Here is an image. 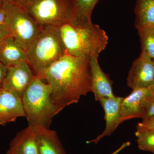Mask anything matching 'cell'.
Wrapping results in <instances>:
<instances>
[{"label":"cell","mask_w":154,"mask_h":154,"mask_svg":"<svg viewBox=\"0 0 154 154\" xmlns=\"http://www.w3.org/2000/svg\"><path fill=\"white\" fill-rule=\"evenodd\" d=\"M99 0H72L74 18L72 25L85 27L93 23L92 13Z\"/></svg>","instance_id":"cell-17"},{"label":"cell","mask_w":154,"mask_h":154,"mask_svg":"<svg viewBox=\"0 0 154 154\" xmlns=\"http://www.w3.org/2000/svg\"><path fill=\"white\" fill-rule=\"evenodd\" d=\"M4 2H12V0H4Z\"/></svg>","instance_id":"cell-29"},{"label":"cell","mask_w":154,"mask_h":154,"mask_svg":"<svg viewBox=\"0 0 154 154\" xmlns=\"http://www.w3.org/2000/svg\"><path fill=\"white\" fill-rule=\"evenodd\" d=\"M34 77L28 64L23 61L9 67L2 88L14 93L22 99Z\"/></svg>","instance_id":"cell-8"},{"label":"cell","mask_w":154,"mask_h":154,"mask_svg":"<svg viewBox=\"0 0 154 154\" xmlns=\"http://www.w3.org/2000/svg\"><path fill=\"white\" fill-rule=\"evenodd\" d=\"M4 3H5V2L4 0H0V9L2 8Z\"/></svg>","instance_id":"cell-28"},{"label":"cell","mask_w":154,"mask_h":154,"mask_svg":"<svg viewBox=\"0 0 154 154\" xmlns=\"http://www.w3.org/2000/svg\"><path fill=\"white\" fill-rule=\"evenodd\" d=\"M154 87L132 90L131 94L123 98L121 104V123L134 118L143 119L147 99Z\"/></svg>","instance_id":"cell-9"},{"label":"cell","mask_w":154,"mask_h":154,"mask_svg":"<svg viewBox=\"0 0 154 154\" xmlns=\"http://www.w3.org/2000/svg\"><path fill=\"white\" fill-rule=\"evenodd\" d=\"M6 154H17L15 152H14L13 150L9 148V149L8 150V151H7V153H6Z\"/></svg>","instance_id":"cell-27"},{"label":"cell","mask_w":154,"mask_h":154,"mask_svg":"<svg viewBox=\"0 0 154 154\" xmlns=\"http://www.w3.org/2000/svg\"><path fill=\"white\" fill-rule=\"evenodd\" d=\"M10 146L17 154H40L34 129L30 126L17 133Z\"/></svg>","instance_id":"cell-14"},{"label":"cell","mask_w":154,"mask_h":154,"mask_svg":"<svg viewBox=\"0 0 154 154\" xmlns=\"http://www.w3.org/2000/svg\"><path fill=\"white\" fill-rule=\"evenodd\" d=\"M154 116V87L149 94L144 110L143 120L150 118Z\"/></svg>","instance_id":"cell-20"},{"label":"cell","mask_w":154,"mask_h":154,"mask_svg":"<svg viewBox=\"0 0 154 154\" xmlns=\"http://www.w3.org/2000/svg\"><path fill=\"white\" fill-rule=\"evenodd\" d=\"M123 99L122 97L115 96L110 98H102L99 101L105 111V129L96 138L88 141L87 143L97 144L105 137L111 135L121 124V108Z\"/></svg>","instance_id":"cell-10"},{"label":"cell","mask_w":154,"mask_h":154,"mask_svg":"<svg viewBox=\"0 0 154 154\" xmlns=\"http://www.w3.org/2000/svg\"><path fill=\"white\" fill-rule=\"evenodd\" d=\"M131 145V143L129 141H127L122 143L119 148H118L115 151L113 152L111 154H118L122 151L124 149L128 147H129Z\"/></svg>","instance_id":"cell-25"},{"label":"cell","mask_w":154,"mask_h":154,"mask_svg":"<svg viewBox=\"0 0 154 154\" xmlns=\"http://www.w3.org/2000/svg\"><path fill=\"white\" fill-rule=\"evenodd\" d=\"M43 79L52 89L57 114L91 92L90 58L73 56L66 52L45 71Z\"/></svg>","instance_id":"cell-1"},{"label":"cell","mask_w":154,"mask_h":154,"mask_svg":"<svg viewBox=\"0 0 154 154\" xmlns=\"http://www.w3.org/2000/svg\"><path fill=\"white\" fill-rule=\"evenodd\" d=\"M12 36L11 32L6 25L0 27V45L6 38Z\"/></svg>","instance_id":"cell-23"},{"label":"cell","mask_w":154,"mask_h":154,"mask_svg":"<svg viewBox=\"0 0 154 154\" xmlns=\"http://www.w3.org/2000/svg\"><path fill=\"white\" fill-rule=\"evenodd\" d=\"M99 56L93 55L90 58L91 73V92L95 100L99 101L102 98L115 96L113 93L112 81L109 76L102 71L98 62Z\"/></svg>","instance_id":"cell-12"},{"label":"cell","mask_w":154,"mask_h":154,"mask_svg":"<svg viewBox=\"0 0 154 154\" xmlns=\"http://www.w3.org/2000/svg\"><path fill=\"white\" fill-rule=\"evenodd\" d=\"M134 12L137 30L154 28V0H137Z\"/></svg>","instance_id":"cell-16"},{"label":"cell","mask_w":154,"mask_h":154,"mask_svg":"<svg viewBox=\"0 0 154 154\" xmlns=\"http://www.w3.org/2000/svg\"><path fill=\"white\" fill-rule=\"evenodd\" d=\"M5 25L17 44L25 51L42 28L22 6L5 2Z\"/></svg>","instance_id":"cell-6"},{"label":"cell","mask_w":154,"mask_h":154,"mask_svg":"<svg viewBox=\"0 0 154 154\" xmlns=\"http://www.w3.org/2000/svg\"><path fill=\"white\" fill-rule=\"evenodd\" d=\"M23 7L41 28L60 27L73 20L72 0H30Z\"/></svg>","instance_id":"cell-5"},{"label":"cell","mask_w":154,"mask_h":154,"mask_svg":"<svg viewBox=\"0 0 154 154\" xmlns=\"http://www.w3.org/2000/svg\"><path fill=\"white\" fill-rule=\"evenodd\" d=\"M127 84L132 90L154 86V63L151 58L141 53L130 69Z\"/></svg>","instance_id":"cell-7"},{"label":"cell","mask_w":154,"mask_h":154,"mask_svg":"<svg viewBox=\"0 0 154 154\" xmlns=\"http://www.w3.org/2000/svg\"><path fill=\"white\" fill-rule=\"evenodd\" d=\"M137 130L153 131H154V116L150 118L142 120L138 123Z\"/></svg>","instance_id":"cell-21"},{"label":"cell","mask_w":154,"mask_h":154,"mask_svg":"<svg viewBox=\"0 0 154 154\" xmlns=\"http://www.w3.org/2000/svg\"><path fill=\"white\" fill-rule=\"evenodd\" d=\"M30 0H12V2L23 7Z\"/></svg>","instance_id":"cell-26"},{"label":"cell","mask_w":154,"mask_h":154,"mask_svg":"<svg viewBox=\"0 0 154 154\" xmlns=\"http://www.w3.org/2000/svg\"><path fill=\"white\" fill-rule=\"evenodd\" d=\"M33 128L40 154H67L55 131L42 126Z\"/></svg>","instance_id":"cell-13"},{"label":"cell","mask_w":154,"mask_h":154,"mask_svg":"<svg viewBox=\"0 0 154 154\" xmlns=\"http://www.w3.org/2000/svg\"><path fill=\"white\" fill-rule=\"evenodd\" d=\"M25 51L26 62L34 75L43 79L45 71L66 53L59 27L42 28Z\"/></svg>","instance_id":"cell-2"},{"label":"cell","mask_w":154,"mask_h":154,"mask_svg":"<svg viewBox=\"0 0 154 154\" xmlns=\"http://www.w3.org/2000/svg\"><path fill=\"white\" fill-rule=\"evenodd\" d=\"M8 68L9 66H7L0 61V88H2Z\"/></svg>","instance_id":"cell-22"},{"label":"cell","mask_w":154,"mask_h":154,"mask_svg":"<svg viewBox=\"0 0 154 154\" xmlns=\"http://www.w3.org/2000/svg\"><path fill=\"white\" fill-rule=\"evenodd\" d=\"M25 51L20 47L13 36H9L0 45V61L7 66L26 61Z\"/></svg>","instance_id":"cell-15"},{"label":"cell","mask_w":154,"mask_h":154,"mask_svg":"<svg viewBox=\"0 0 154 154\" xmlns=\"http://www.w3.org/2000/svg\"><path fill=\"white\" fill-rule=\"evenodd\" d=\"M153 61L154 63V59H153Z\"/></svg>","instance_id":"cell-30"},{"label":"cell","mask_w":154,"mask_h":154,"mask_svg":"<svg viewBox=\"0 0 154 154\" xmlns=\"http://www.w3.org/2000/svg\"><path fill=\"white\" fill-rule=\"evenodd\" d=\"M42 80L35 76L22 96V103L28 126L49 128L53 118L57 115L56 110L51 87Z\"/></svg>","instance_id":"cell-4"},{"label":"cell","mask_w":154,"mask_h":154,"mask_svg":"<svg viewBox=\"0 0 154 154\" xmlns=\"http://www.w3.org/2000/svg\"><path fill=\"white\" fill-rule=\"evenodd\" d=\"M20 117H25L22 99L11 91L0 88V125L5 126Z\"/></svg>","instance_id":"cell-11"},{"label":"cell","mask_w":154,"mask_h":154,"mask_svg":"<svg viewBox=\"0 0 154 154\" xmlns=\"http://www.w3.org/2000/svg\"><path fill=\"white\" fill-rule=\"evenodd\" d=\"M59 29L66 52L73 56H99L108 44L107 33L96 24L81 27L67 23Z\"/></svg>","instance_id":"cell-3"},{"label":"cell","mask_w":154,"mask_h":154,"mask_svg":"<svg viewBox=\"0 0 154 154\" xmlns=\"http://www.w3.org/2000/svg\"><path fill=\"white\" fill-rule=\"evenodd\" d=\"M141 44V53L154 59V28L137 30Z\"/></svg>","instance_id":"cell-18"},{"label":"cell","mask_w":154,"mask_h":154,"mask_svg":"<svg viewBox=\"0 0 154 154\" xmlns=\"http://www.w3.org/2000/svg\"><path fill=\"white\" fill-rule=\"evenodd\" d=\"M135 134L138 148L154 154V131L137 130Z\"/></svg>","instance_id":"cell-19"},{"label":"cell","mask_w":154,"mask_h":154,"mask_svg":"<svg viewBox=\"0 0 154 154\" xmlns=\"http://www.w3.org/2000/svg\"><path fill=\"white\" fill-rule=\"evenodd\" d=\"M6 14L4 9H0V27L5 25Z\"/></svg>","instance_id":"cell-24"}]
</instances>
